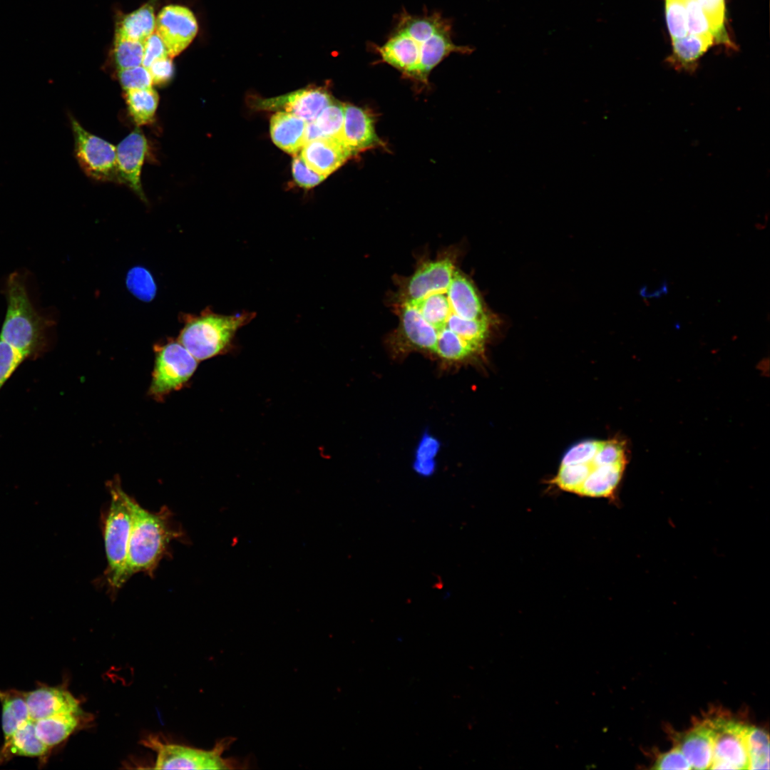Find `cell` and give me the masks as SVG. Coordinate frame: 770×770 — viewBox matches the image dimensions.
<instances>
[{
    "instance_id": "cell-15",
    "label": "cell",
    "mask_w": 770,
    "mask_h": 770,
    "mask_svg": "<svg viewBox=\"0 0 770 770\" xmlns=\"http://www.w3.org/2000/svg\"><path fill=\"white\" fill-rule=\"evenodd\" d=\"M299 155L310 169L327 178L352 154L340 140L321 138L305 143Z\"/></svg>"
},
{
    "instance_id": "cell-13",
    "label": "cell",
    "mask_w": 770,
    "mask_h": 770,
    "mask_svg": "<svg viewBox=\"0 0 770 770\" xmlns=\"http://www.w3.org/2000/svg\"><path fill=\"white\" fill-rule=\"evenodd\" d=\"M30 718L36 721L64 713H83L80 702L62 687L41 685L25 692Z\"/></svg>"
},
{
    "instance_id": "cell-24",
    "label": "cell",
    "mask_w": 770,
    "mask_h": 770,
    "mask_svg": "<svg viewBox=\"0 0 770 770\" xmlns=\"http://www.w3.org/2000/svg\"><path fill=\"white\" fill-rule=\"evenodd\" d=\"M125 98L128 110L137 125L154 121L159 103V96L151 88L125 91Z\"/></svg>"
},
{
    "instance_id": "cell-2",
    "label": "cell",
    "mask_w": 770,
    "mask_h": 770,
    "mask_svg": "<svg viewBox=\"0 0 770 770\" xmlns=\"http://www.w3.org/2000/svg\"><path fill=\"white\" fill-rule=\"evenodd\" d=\"M449 19L438 12L412 15L404 11L387 40L375 51L382 61L406 76L427 82L430 72L452 53L469 54L473 48L452 39Z\"/></svg>"
},
{
    "instance_id": "cell-32",
    "label": "cell",
    "mask_w": 770,
    "mask_h": 770,
    "mask_svg": "<svg viewBox=\"0 0 770 770\" xmlns=\"http://www.w3.org/2000/svg\"><path fill=\"white\" fill-rule=\"evenodd\" d=\"M685 6L688 34L714 39L709 23L697 0H688L685 1Z\"/></svg>"
},
{
    "instance_id": "cell-16",
    "label": "cell",
    "mask_w": 770,
    "mask_h": 770,
    "mask_svg": "<svg viewBox=\"0 0 770 770\" xmlns=\"http://www.w3.org/2000/svg\"><path fill=\"white\" fill-rule=\"evenodd\" d=\"M333 101L329 93L322 88H307L284 96L267 100L265 108H282L306 122L314 120L320 113Z\"/></svg>"
},
{
    "instance_id": "cell-27",
    "label": "cell",
    "mask_w": 770,
    "mask_h": 770,
    "mask_svg": "<svg viewBox=\"0 0 770 770\" xmlns=\"http://www.w3.org/2000/svg\"><path fill=\"white\" fill-rule=\"evenodd\" d=\"M145 43L115 34L114 56L119 70L142 65Z\"/></svg>"
},
{
    "instance_id": "cell-23",
    "label": "cell",
    "mask_w": 770,
    "mask_h": 770,
    "mask_svg": "<svg viewBox=\"0 0 770 770\" xmlns=\"http://www.w3.org/2000/svg\"><path fill=\"white\" fill-rule=\"evenodd\" d=\"M155 28L153 7L147 4L126 15L120 23L115 34L145 43Z\"/></svg>"
},
{
    "instance_id": "cell-20",
    "label": "cell",
    "mask_w": 770,
    "mask_h": 770,
    "mask_svg": "<svg viewBox=\"0 0 770 770\" xmlns=\"http://www.w3.org/2000/svg\"><path fill=\"white\" fill-rule=\"evenodd\" d=\"M83 713L59 714L34 721L38 737L50 749L72 734L81 724Z\"/></svg>"
},
{
    "instance_id": "cell-25",
    "label": "cell",
    "mask_w": 770,
    "mask_h": 770,
    "mask_svg": "<svg viewBox=\"0 0 770 770\" xmlns=\"http://www.w3.org/2000/svg\"><path fill=\"white\" fill-rule=\"evenodd\" d=\"M746 741L749 769H769V739L764 729L747 726Z\"/></svg>"
},
{
    "instance_id": "cell-5",
    "label": "cell",
    "mask_w": 770,
    "mask_h": 770,
    "mask_svg": "<svg viewBox=\"0 0 770 770\" xmlns=\"http://www.w3.org/2000/svg\"><path fill=\"white\" fill-rule=\"evenodd\" d=\"M255 312L225 315L207 307L199 314H183L184 326L178 341L199 361L228 352L237 331L250 323Z\"/></svg>"
},
{
    "instance_id": "cell-12",
    "label": "cell",
    "mask_w": 770,
    "mask_h": 770,
    "mask_svg": "<svg viewBox=\"0 0 770 770\" xmlns=\"http://www.w3.org/2000/svg\"><path fill=\"white\" fill-rule=\"evenodd\" d=\"M148 141L139 128H135L116 147V164L119 183H123L146 201L140 180L143 162L148 153Z\"/></svg>"
},
{
    "instance_id": "cell-26",
    "label": "cell",
    "mask_w": 770,
    "mask_h": 770,
    "mask_svg": "<svg viewBox=\"0 0 770 770\" xmlns=\"http://www.w3.org/2000/svg\"><path fill=\"white\" fill-rule=\"evenodd\" d=\"M344 115V104L333 100L313 120L321 137L334 138L342 142Z\"/></svg>"
},
{
    "instance_id": "cell-34",
    "label": "cell",
    "mask_w": 770,
    "mask_h": 770,
    "mask_svg": "<svg viewBox=\"0 0 770 770\" xmlns=\"http://www.w3.org/2000/svg\"><path fill=\"white\" fill-rule=\"evenodd\" d=\"M603 441L587 440L571 447L564 455L560 466L584 463L591 461Z\"/></svg>"
},
{
    "instance_id": "cell-3",
    "label": "cell",
    "mask_w": 770,
    "mask_h": 770,
    "mask_svg": "<svg viewBox=\"0 0 770 770\" xmlns=\"http://www.w3.org/2000/svg\"><path fill=\"white\" fill-rule=\"evenodd\" d=\"M133 523L129 539L123 585L134 574L145 573L153 576L160 560L168 553L173 540L185 538L177 525L173 513L166 507L150 512L133 500Z\"/></svg>"
},
{
    "instance_id": "cell-35",
    "label": "cell",
    "mask_w": 770,
    "mask_h": 770,
    "mask_svg": "<svg viewBox=\"0 0 770 770\" xmlns=\"http://www.w3.org/2000/svg\"><path fill=\"white\" fill-rule=\"evenodd\" d=\"M118 78L124 91L148 88H151L153 86L152 78L148 68L142 65L120 70Z\"/></svg>"
},
{
    "instance_id": "cell-36",
    "label": "cell",
    "mask_w": 770,
    "mask_h": 770,
    "mask_svg": "<svg viewBox=\"0 0 770 770\" xmlns=\"http://www.w3.org/2000/svg\"><path fill=\"white\" fill-rule=\"evenodd\" d=\"M293 178L301 188L309 189L322 183L326 178L310 169L300 155H295L292 163Z\"/></svg>"
},
{
    "instance_id": "cell-10",
    "label": "cell",
    "mask_w": 770,
    "mask_h": 770,
    "mask_svg": "<svg viewBox=\"0 0 770 770\" xmlns=\"http://www.w3.org/2000/svg\"><path fill=\"white\" fill-rule=\"evenodd\" d=\"M714 734L712 769H749L747 725L725 717L709 719Z\"/></svg>"
},
{
    "instance_id": "cell-9",
    "label": "cell",
    "mask_w": 770,
    "mask_h": 770,
    "mask_svg": "<svg viewBox=\"0 0 770 770\" xmlns=\"http://www.w3.org/2000/svg\"><path fill=\"white\" fill-rule=\"evenodd\" d=\"M75 157L85 174L96 180L119 183L116 147L86 130L70 115Z\"/></svg>"
},
{
    "instance_id": "cell-40",
    "label": "cell",
    "mask_w": 770,
    "mask_h": 770,
    "mask_svg": "<svg viewBox=\"0 0 770 770\" xmlns=\"http://www.w3.org/2000/svg\"><path fill=\"white\" fill-rule=\"evenodd\" d=\"M238 543H239V538L237 536H234L232 538V540H231V546L235 547Z\"/></svg>"
},
{
    "instance_id": "cell-33",
    "label": "cell",
    "mask_w": 770,
    "mask_h": 770,
    "mask_svg": "<svg viewBox=\"0 0 770 770\" xmlns=\"http://www.w3.org/2000/svg\"><path fill=\"white\" fill-rule=\"evenodd\" d=\"M25 360L20 352L0 339V389Z\"/></svg>"
},
{
    "instance_id": "cell-30",
    "label": "cell",
    "mask_w": 770,
    "mask_h": 770,
    "mask_svg": "<svg viewBox=\"0 0 770 770\" xmlns=\"http://www.w3.org/2000/svg\"><path fill=\"white\" fill-rule=\"evenodd\" d=\"M665 14L668 31L672 41L688 34L685 1L665 0Z\"/></svg>"
},
{
    "instance_id": "cell-41",
    "label": "cell",
    "mask_w": 770,
    "mask_h": 770,
    "mask_svg": "<svg viewBox=\"0 0 770 770\" xmlns=\"http://www.w3.org/2000/svg\"><path fill=\"white\" fill-rule=\"evenodd\" d=\"M682 1H688V0H682Z\"/></svg>"
},
{
    "instance_id": "cell-31",
    "label": "cell",
    "mask_w": 770,
    "mask_h": 770,
    "mask_svg": "<svg viewBox=\"0 0 770 770\" xmlns=\"http://www.w3.org/2000/svg\"><path fill=\"white\" fill-rule=\"evenodd\" d=\"M439 449L438 441L432 436L426 434L421 439L416 449L414 468L423 476L431 475L435 470L433 458Z\"/></svg>"
},
{
    "instance_id": "cell-21",
    "label": "cell",
    "mask_w": 770,
    "mask_h": 770,
    "mask_svg": "<svg viewBox=\"0 0 770 770\" xmlns=\"http://www.w3.org/2000/svg\"><path fill=\"white\" fill-rule=\"evenodd\" d=\"M0 702L2 707L1 727L6 740L31 718L25 692L16 689L0 690Z\"/></svg>"
},
{
    "instance_id": "cell-6",
    "label": "cell",
    "mask_w": 770,
    "mask_h": 770,
    "mask_svg": "<svg viewBox=\"0 0 770 770\" xmlns=\"http://www.w3.org/2000/svg\"><path fill=\"white\" fill-rule=\"evenodd\" d=\"M108 487L111 502L103 524L108 562L105 574L109 588L115 593L123 585L133 523V499L123 491L119 478L110 481Z\"/></svg>"
},
{
    "instance_id": "cell-8",
    "label": "cell",
    "mask_w": 770,
    "mask_h": 770,
    "mask_svg": "<svg viewBox=\"0 0 770 770\" xmlns=\"http://www.w3.org/2000/svg\"><path fill=\"white\" fill-rule=\"evenodd\" d=\"M155 364L149 394L161 399L181 389L195 373L198 361L177 340L154 347Z\"/></svg>"
},
{
    "instance_id": "cell-37",
    "label": "cell",
    "mask_w": 770,
    "mask_h": 770,
    "mask_svg": "<svg viewBox=\"0 0 770 770\" xmlns=\"http://www.w3.org/2000/svg\"><path fill=\"white\" fill-rule=\"evenodd\" d=\"M654 769H692V767L682 752L677 746L671 750L660 754L654 764Z\"/></svg>"
},
{
    "instance_id": "cell-14",
    "label": "cell",
    "mask_w": 770,
    "mask_h": 770,
    "mask_svg": "<svg viewBox=\"0 0 770 770\" xmlns=\"http://www.w3.org/2000/svg\"><path fill=\"white\" fill-rule=\"evenodd\" d=\"M342 142L352 155L381 144L371 114L366 110L344 104Z\"/></svg>"
},
{
    "instance_id": "cell-7",
    "label": "cell",
    "mask_w": 770,
    "mask_h": 770,
    "mask_svg": "<svg viewBox=\"0 0 770 770\" xmlns=\"http://www.w3.org/2000/svg\"><path fill=\"white\" fill-rule=\"evenodd\" d=\"M234 740L233 737L224 738L211 750L164 743L154 736L148 737L143 743L156 752L155 769H233L240 768V764L222 755Z\"/></svg>"
},
{
    "instance_id": "cell-4",
    "label": "cell",
    "mask_w": 770,
    "mask_h": 770,
    "mask_svg": "<svg viewBox=\"0 0 770 770\" xmlns=\"http://www.w3.org/2000/svg\"><path fill=\"white\" fill-rule=\"evenodd\" d=\"M6 311L0 339L26 360L36 359L48 348V330L52 322L38 313L27 294L23 274L12 272L6 282Z\"/></svg>"
},
{
    "instance_id": "cell-39",
    "label": "cell",
    "mask_w": 770,
    "mask_h": 770,
    "mask_svg": "<svg viewBox=\"0 0 770 770\" xmlns=\"http://www.w3.org/2000/svg\"><path fill=\"white\" fill-rule=\"evenodd\" d=\"M153 85L161 86L169 82L174 74L173 63L170 57L158 59L148 68Z\"/></svg>"
},
{
    "instance_id": "cell-22",
    "label": "cell",
    "mask_w": 770,
    "mask_h": 770,
    "mask_svg": "<svg viewBox=\"0 0 770 770\" xmlns=\"http://www.w3.org/2000/svg\"><path fill=\"white\" fill-rule=\"evenodd\" d=\"M672 41L673 51L669 62L675 68L691 71L696 68L698 59L713 44L714 39L688 34Z\"/></svg>"
},
{
    "instance_id": "cell-18",
    "label": "cell",
    "mask_w": 770,
    "mask_h": 770,
    "mask_svg": "<svg viewBox=\"0 0 770 770\" xmlns=\"http://www.w3.org/2000/svg\"><path fill=\"white\" fill-rule=\"evenodd\" d=\"M307 123L284 111L276 113L270 120V135L274 143L287 153H297L305 143Z\"/></svg>"
},
{
    "instance_id": "cell-1",
    "label": "cell",
    "mask_w": 770,
    "mask_h": 770,
    "mask_svg": "<svg viewBox=\"0 0 770 770\" xmlns=\"http://www.w3.org/2000/svg\"><path fill=\"white\" fill-rule=\"evenodd\" d=\"M390 302L399 320L390 343L398 352L423 351L456 363L484 348L491 318L452 251L421 261L411 275L399 278Z\"/></svg>"
},
{
    "instance_id": "cell-17",
    "label": "cell",
    "mask_w": 770,
    "mask_h": 770,
    "mask_svg": "<svg viewBox=\"0 0 770 770\" xmlns=\"http://www.w3.org/2000/svg\"><path fill=\"white\" fill-rule=\"evenodd\" d=\"M713 741V729L709 719H706L677 736L676 746L682 751L692 769H706L712 763Z\"/></svg>"
},
{
    "instance_id": "cell-38",
    "label": "cell",
    "mask_w": 770,
    "mask_h": 770,
    "mask_svg": "<svg viewBox=\"0 0 770 770\" xmlns=\"http://www.w3.org/2000/svg\"><path fill=\"white\" fill-rule=\"evenodd\" d=\"M169 57L165 46L155 33H153L145 42L142 66L148 68L155 61Z\"/></svg>"
},
{
    "instance_id": "cell-29",
    "label": "cell",
    "mask_w": 770,
    "mask_h": 770,
    "mask_svg": "<svg viewBox=\"0 0 770 770\" xmlns=\"http://www.w3.org/2000/svg\"><path fill=\"white\" fill-rule=\"evenodd\" d=\"M709 23L714 40L717 42H729L725 32L724 0H697Z\"/></svg>"
},
{
    "instance_id": "cell-11",
    "label": "cell",
    "mask_w": 770,
    "mask_h": 770,
    "mask_svg": "<svg viewBox=\"0 0 770 770\" xmlns=\"http://www.w3.org/2000/svg\"><path fill=\"white\" fill-rule=\"evenodd\" d=\"M156 33L163 41L170 58L184 51L198 32V23L192 11L180 5L162 9L155 21Z\"/></svg>"
},
{
    "instance_id": "cell-28",
    "label": "cell",
    "mask_w": 770,
    "mask_h": 770,
    "mask_svg": "<svg viewBox=\"0 0 770 770\" xmlns=\"http://www.w3.org/2000/svg\"><path fill=\"white\" fill-rule=\"evenodd\" d=\"M126 285L135 297L143 302H150L156 294V285L151 274L142 267H135L129 270Z\"/></svg>"
},
{
    "instance_id": "cell-19",
    "label": "cell",
    "mask_w": 770,
    "mask_h": 770,
    "mask_svg": "<svg viewBox=\"0 0 770 770\" xmlns=\"http://www.w3.org/2000/svg\"><path fill=\"white\" fill-rule=\"evenodd\" d=\"M50 749L36 735L34 721L30 719L4 740L0 750V764L16 756L45 758Z\"/></svg>"
}]
</instances>
